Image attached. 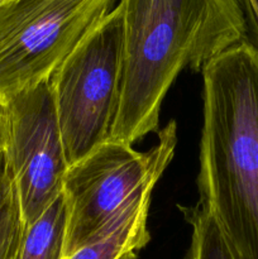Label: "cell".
<instances>
[{"mask_svg":"<svg viewBox=\"0 0 258 259\" xmlns=\"http://www.w3.org/2000/svg\"><path fill=\"white\" fill-rule=\"evenodd\" d=\"M123 76L110 141L158 132L167 91L185 67L202 71L247 39L242 0H120Z\"/></svg>","mask_w":258,"mask_h":259,"instance_id":"1","label":"cell"},{"mask_svg":"<svg viewBox=\"0 0 258 259\" xmlns=\"http://www.w3.org/2000/svg\"><path fill=\"white\" fill-rule=\"evenodd\" d=\"M201 73L199 204L235 259H258V51L238 43Z\"/></svg>","mask_w":258,"mask_h":259,"instance_id":"2","label":"cell"},{"mask_svg":"<svg viewBox=\"0 0 258 259\" xmlns=\"http://www.w3.org/2000/svg\"><path fill=\"white\" fill-rule=\"evenodd\" d=\"M158 142L148 152L106 141L68 167L62 194L67 211L65 258L110 233L147 194L174 157L175 121L157 132Z\"/></svg>","mask_w":258,"mask_h":259,"instance_id":"3","label":"cell"},{"mask_svg":"<svg viewBox=\"0 0 258 259\" xmlns=\"http://www.w3.org/2000/svg\"><path fill=\"white\" fill-rule=\"evenodd\" d=\"M123 13L116 4L50 77L68 163L110 139L123 76Z\"/></svg>","mask_w":258,"mask_h":259,"instance_id":"4","label":"cell"},{"mask_svg":"<svg viewBox=\"0 0 258 259\" xmlns=\"http://www.w3.org/2000/svg\"><path fill=\"white\" fill-rule=\"evenodd\" d=\"M114 0H2L0 99L48 80Z\"/></svg>","mask_w":258,"mask_h":259,"instance_id":"5","label":"cell"},{"mask_svg":"<svg viewBox=\"0 0 258 259\" xmlns=\"http://www.w3.org/2000/svg\"><path fill=\"white\" fill-rule=\"evenodd\" d=\"M5 101L9 123L7 156L25 225L62 194L66 157L50 78Z\"/></svg>","mask_w":258,"mask_h":259,"instance_id":"6","label":"cell"},{"mask_svg":"<svg viewBox=\"0 0 258 259\" xmlns=\"http://www.w3.org/2000/svg\"><path fill=\"white\" fill-rule=\"evenodd\" d=\"M151 196L142 197L105 237L78 248L65 259H136L151 239L147 228Z\"/></svg>","mask_w":258,"mask_h":259,"instance_id":"7","label":"cell"},{"mask_svg":"<svg viewBox=\"0 0 258 259\" xmlns=\"http://www.w3.org/2000/svg\"><path fill=\"white\" fill-rule=\"evenodd\" d=\"M67 211L61 194L32 224L25 225L19 259H65Z\"/></svg>","mask_w":258,"mask_h":259,"instance_id":"8","label":"cell"},{"mask_svg":"<svg viewBox=\"0 0 258 259\" xmlns=\"http://www.w3.org/2000/svg\"><path fill=\"white\" fill-rule=\"evenodd\" d=\"M180 209L192 228L191 245L185 259H235L214 217L202 205L197 202Z\"/></svg>","mask_w":258,"mask_h":259,"instance_id":"9","label":"cell"},{"mask_svg":"<svg viewBox=\"0 0 258 259\" xmlns=\"http://www.w3.org/2000/svg\"><path fill=\"white\" fill-rule=\"evenodd\" d=\"M25 223L12 171L0 187V259H19Z\"/></svg>","mask_w":258,"mask_h":259,"instance_id":"10","label":"cell"},{"mask_svg":"<svg viewBox=\"0 0 258 259\" xmlns=\"http://www.w3.org/2000/svg\"><path fill=\"white\" fill-rule=\"evenodd\" d=\"M247 24V42L258 51V0H242Z\"/></svg>","mask_w":258,"mask_h":259,"instance_id":"11","label":"cell"},{"mask_svg":"<svg viewBox=\"0 0 258 259\" xmlns=\"http://www.w3.org/2000/svg\"><path fill=\"white\" fill-rule=\"evenodd\" d=\"M9 143V123L5 101L0 99V152L7 151Z\"/></svg>","mask_w":258,"mask_h":259,"instance_id":"12","label":"cell"},{"mask_svg":"<svg viewBox=\"0 0 258 259\" xmlns=\"http://www.w3.org/2000/svg\"><path fill=\"white\" fill-rule=\"evenodd\" d=\"M10 172V166H9V159H8L7 151L0 152V187L4 184L5 179L8 177Z\"/></svg>","mask_w":258,"mask_h":259,"instance_id":"13","label":"cell"},{"mask_svg":"<svg viewBox=\"0 0 258 259\" xmlns=\"http://www.w3.org/2000/svg\"><path fill=\"white\" fill-rule=\"evenodd\" d=\"M0 2H2V0H0Z\"/></svg>","mask_w":258,"mask_h":259,"instance_id":"14","label":"cell"}]
</instances>
